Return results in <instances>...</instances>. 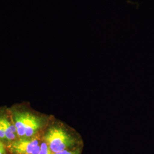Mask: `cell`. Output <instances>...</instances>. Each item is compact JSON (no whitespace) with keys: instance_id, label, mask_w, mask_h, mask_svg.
I'll list each match as a JSON object with an SVG mask.
<instances>
[{"instance_id":"obj_7","label":"cell","mask_w":154,"mask_h":154,"mask_svg":"<svg viewBox=\"0 0 154 154\" xmlns=\"http://www.w3.org/2000/svg\"><path fill=\"white\" fill-rule=\"evenodd\" d=\"M0 140L2 142L6 141L5 132L4 131L2 128L1 127V126H0Z\"/></svg>"},{"instance_id":"obj_5","label":"cell","mask_w":154,"mask_h":154,"mask_svg":"<svg viewBox=\"0 0 154 154\" xmlns=\"http://www.w3.org/2000/svg\"><path fill=\"white\" fill-rule=\"evenodd\" d=\"M38 154H54L50 149L47 143L45 142H42L41 144V149Z\"/></svg>"},{"instance_id":"obj_4","label":"cell","mask_w":154,"mask_h":154,"mask_svg":"<svg viewBox=\"0 0 154 154\" xmlns=\"http://www.w3.org/2000/svg\"><path fill=\"white\" fill-rule=\"evenodd\" d=\"M0 126L5 132L6 141L11 143L16 140L18 136L12 119H10L9 117L6 115L0 116Z\"/></svg>"},{"instance_id":"obj_2","label":"cell","mask_w":154,"mask_h":154,"mask_svg":"<svg viewBox=\"0 0 154 154\" xmlns=\"http://www.w3.org/2000/svg\"><path fill=\"white\" fill-rule=\"evenodd\" d=\"M44 139L53 154L68 149L74 144L72 136L58 127L50 128L46 132Z\"/></svg>"},{"instance_id":"obj_8","label":"cell","mask_w":154,"mask_h":154,"mask_svg":"<svg viewBox=\"0 0 154 154\" xmlns=\"http://www.w3.org/2000/svg\"><path fill=\"white\" fill-rule=\"evenodd\" d=\"M0 154H6V150L4 144L0 140Z\"/></svg>"},{"instance_id":"obj_1","label":"cell","mask_w":154,"mask_h":154,"mask_svg":"<svg viewBox=\"0 0 154 154\" xmlns=\"http://www.w3.org/2000/svg\"><path fill=\"white\" fill-rule=\"evenodd\" d=\"M12 121L19 138H31L44 126V119L28 111H16L12 113Z\"/></svg>"},{"instance_id":"obj_3","label":"cell","mask_w":154,"mask_h":154,"mask_svg":"<svg viewBox=\"0 0 154 154\" xmlns=\"http://www.w3.org/2000/svg\"><path fill=\"white\" fill-rule=\"evenodd\" d=\"M41 144L36 137L19 138L9 144V149L12 154H38Z\"/></svg>"},{"instance_id":"obj_6","label":"cell","mask_w":154,"mask_h":154,"mask_svg":"<svg viewBox=\"0 0 154 154\" xmlns=\"http://www.w3.org/2000/svg\"><path fill=\"white\" fill-rule=\"evenodd\" d=\"M54 154H78V151H71L69 149H66Z\"/></svg>"}]
</instances>
